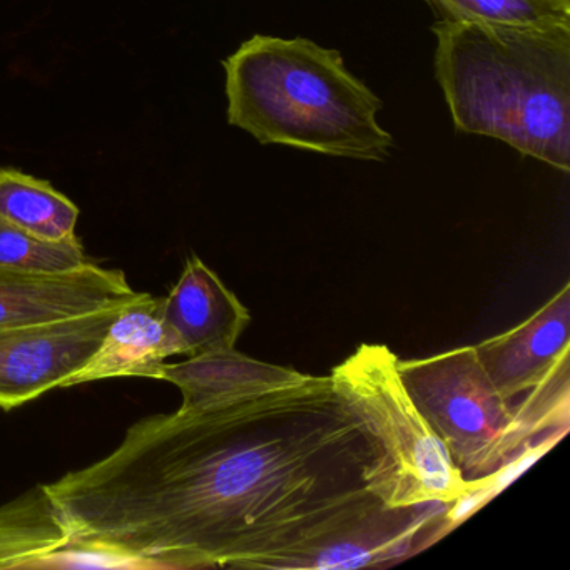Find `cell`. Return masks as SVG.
Instances as JSON below:
<instances>
[{
    "mask_svg": "<svg viewBox=\"0 0 570 570\" xmlns=\"http://www.w3.org/2000/svg\"><path fill=\"white\" fill-rule=\"evenodd\" d=\"M86 263L88 258L78 236L51 242L0 222V268L59 275L82 268Z\"/></svg>",
    "mask_w": 570,
    "mask_h": 570,
    "instance_id": "15",
    "label": "cell"
},
{
    "mask_svg": "<svg viewBox=\"0 0 570 570\" xmlns=\"http://www.w3.org/2000/svg\"><path fill=\"white\" fill-rule=\"evenodd\" d=\"M399 360L389 346L363 343L330 375L368 445L370 492L386 509H406L456 505L487 490L490 480H466L420 413L400 376Z\"/></svg>",
    "mask_w": 570,
    "mask_h": 570,
    "instance_id": "5",
    "label": "cell"
},
{
    "mask_svg": "<svg viewBox=\"0 0 570 570\" xmlns=\"http://www.w3.org/2000/svg\"><path fill=\"white\" fill-rule=\"evenodd\" d=\"M443 21L570 29V0H426Z\"/></svg>",
    "mask_w": 570,
    "mask_h": 570,
    "instance_id": "14",
    "label": "cell"
},
{
    "mask_svg": "<svg viewBox=\"0 0 570 570\" xmlns=\"http://www.w3.org/2000/svg\"><path fill=\"white\" fill-rule=\"evenodd\" d=\"M435 78L462 135L570 171V29L436 21Z\"/></svg>",
    "mask_w": 570,
    "mask_h": 570,
    "instance_id": "2",
    "label": "cell"
},
{
    "mask_svg": "<svg viewBox=\"0 0 570 570\" xmlns=\"http://www.w3.org/2000/svg\"><path fill=\"white\" fill-rule=\"evenodd\" d=\"M122 306L0 326V409H18L51 390L65 389L98 352Z\"/></svg>",
    "mask_w": 570,
    "mask_h": 570,
    "instance_id": "6",
    "label": "cell"
},
{
    "mask_svg": "<svg viewBox=\"0 0 570 570\" xmlns=\"http://www.w3.org/2000/svg\"><path fill=\"white\" fill-rule=\"evenodd\" d=\"M79 208L51 183L0 168V222L42 239L76 236Z\"/></svg>",
    "mask_w": 570,
    "mask_h": 570,
    "instance_id": "13",
    "label": "cell"
},
{
    "mask_svg": "<svg viewBox=\"0 0 570 570\" xmlns=\"http://www.w3.org/2000/svg\"><path fill=\"white\" fill-rule=\"evenodd\" d=\"M175 355H181V348L159 318V299L142 293L119 309L98 352L65 389L118 376L158 380L163 363Z\"/></svg>",
    "mask_w": 570,
    "mask_h": 570,
    "instance_id": "11",
    "label": "cell"
},
{
    "mask_svg": "<svg viewBox=\"0 0 570 570\" xmlns=\"http://www.w3.org/2000/svg\"><path fill=\"white\" fill-rule=\"evenodd\" d=\"M68 542V527L45 485L0 505V569L42 567Z\"/></svg>",
    "mask_w": 570,
    "mask_h": 570,
    "instance_id": "12",
    "label": "cell"
},
{
    "mask_svg": "<svg viewBox=\"0 0 570 570\" xmlns=\"http://www.w3.org/2000/svg\"><path fill=\"white\" fill-rule=\"evenodd\" d=\"M159 318L181 355L198 356L236 348L252 315L213 269L198 256L186 259L178 283L159 299Z\"/></svg>",
    "mask_w": 570,
    "mask_h": 570,
    "instance_id": "9",
    "label": "cell"
},
{
    "mask_svg": "<svg viewBox=\"0 0 570 570\" xmlns=\"http://www.w3.org/2000/svg\"><path fill=\"white\" fill-rule=\"evenodd\" d=\"M312 375L288 366L249 358L236 348L189 356L181 363H163L158 380L181 390V409L242 402L279 390L295 389Z\"/></svg>",
    "mask_w": 570,
    "mask_h": 570,
    "instance_id": "10",
    "label": "cell"
},
{
    "mask_svg": "<svg viewBox=\"0 0 570 570\" xmlns=\"http://www.w3.org/2000/svg\"><path fill=\"white\" fill-rule=\"evenodd\" d=\"M399 372L466 480L493 479L535 440H559L569 430V362L517 405L490 382L473 346L399 360Z\"/></svg>",
    "mask_w": 570,
    "mask_h": 570,
    "instance_id": "4",
    "label": "cell"
},
{
    "mask_svg": "<svg viewBox=\"0 0 570 570\" xmlns=\"http://www.w3.org/2000/svg\"><path fill=\"white\" fill-rule=\"evenodd\" d=\"M570 285L509 332L473 346L483 372L503 399L515 400L569 362Z\"/></svg>",
    "mask_w": 570,
    "mask_h": 570,
    "instance_id": "8",
    "label": "cell"
},
{
    "mask_svg": "<svg viewBox=\"0 0 570 570\" xmlns=\"http://www.w3.org/2000/svg\"><path fill=\"white\" fill-rule=\"evenodd\" d=\"M121 269L88 262L59 275L0 268V326L85 315L139 298Z\"/></svg>",
    "mask_w": 570,
    "mask_h": 570,
    "instance_id": "7",
    "label": "cell"
},
{
    "mask_svg": "<svg viewBox=\"0 0 570 570\" xmlns=\"http://www.w3.org/2000/svg\"><path fill=\"white\" fill-rule=\"evenodd\" d=\"M330 376L132 423L105 459L45 485L69 542L122 566L355 569L412 556L445 505L386 509Z\"/></svg>",
    "mask_w": 570,
    "mask_h": 570,
    "instance_id": "1",
    "label": "cell"
},
{
    "mask_svg": "<svg viewBox=\"0 0 570 570\" xmlns=\"http://www.w3.org/2000/svg\"><path fill=\"white\" fill-rule=\"evenodd\" d=\"M228 122L262 145L383 163L395 148L379 96L336 49L253 36L223 61Z\"/></svg>",
    "mask_w": 570,
    "mask_h": 570,
    "instance_id": "3",
    "label": "cell"
}]
</instances>
